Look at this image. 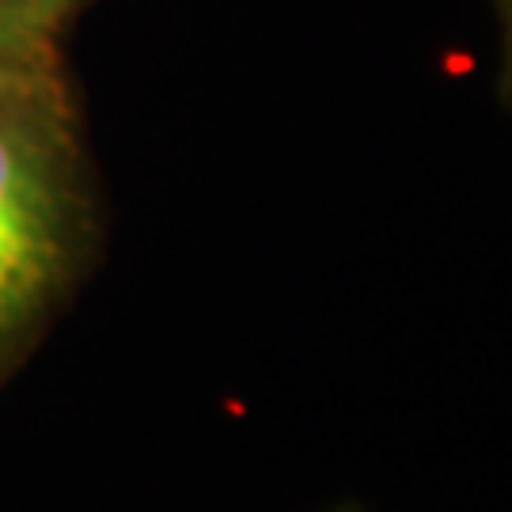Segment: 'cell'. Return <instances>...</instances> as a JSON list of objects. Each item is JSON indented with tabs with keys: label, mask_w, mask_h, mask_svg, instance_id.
<instances>
[{
	"label": "cell",
	"mask_w": 512,
	"mask_h": 512,
	"mask_svg": "<svg viewBox=\"0 0 512 512\" xmlns=\"http://www.w3.org/2000/svg\"><path fill=\"white\" fill-rule=\"evenodd\" d=\"M84 0H0V31L23 46L61 54V31Z\"/></svg>",
	"instance_id": "7a4b0ae2"
},
{
	"label": "cell",
	"mask_w": 512,
	"mask_h": 512,
	"mask_svg": "<svg viewBox=\"0 0 512 512\" xmlns=\"http://www.w3.org/2000/svg\"><path fill=\"white\" fill-rule=\"evenodd\" d=\"M497 12L505 23V46H509V69H512V0H497Z\"/></svg>",
	"instance_id": "277c9868"
},
{
	"label": "cell",
	"mask_w": 512,
	"mask_h": 512,
	"mask_svg": "<svg viewBox=\"0 0 512 512\" xmlns=\"http://www.w3.org/2000/svg\"><path fill=\"white\" fill-rule=\"evenodd\" d=\"M95 236L65 73L0 99V380L69 293Z\"/></svg>",
	"instance_id": "6da1fadb"
},
{
	"label": "cell",
	"mask_w": 512,
	"mask_h": 512,
	"mask_svg": "<svg viewBox=\"0 0 512 512\" xmlns=\"http://www.w3.org/2000/svg\"><path fill=\"white\" fill-rule=\"evenodd\" d=\"M57 73H61V54L23 46V42L0 31V99Z\"/></svg>",
	"instance_id": "3957f363"
}]
</instances>
